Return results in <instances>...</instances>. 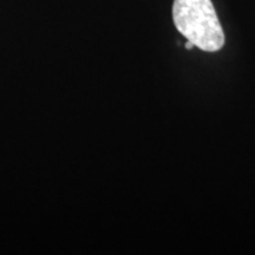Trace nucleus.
Segmentation results:
<instances>
[{
	"instance_id": "1",
	"label": "nucleus",
	"mask_w": 255,
	"mask_h": 255,
	"mask_svg": "<svg viewBox=\"0 0 255 255\" xmlns=\"http://www.w3.org/2000/svg\"><path fill=\"white\" fill-rule=\"evenodd\" d=\"M173 20L177 31L205 52H218L225 45V32L212 0H174Z\"/></svg>"
},
{
	"instance_id": "2",
	"label": "nucleus",
	"mask_w": 255,
	"mask_h": 255,
	"mask_svg": "<svg viewBox=\"0 0 255 255\" xmlns=\"http://www.w3.org/2000/svg\"><path fill=\"white\" fill-rule=\"evenodd\" d=\"M193 47H195L194 46V44L193 43H190V41H187V44H186V49H193Z\"/></svg>"
}]
</instances>
